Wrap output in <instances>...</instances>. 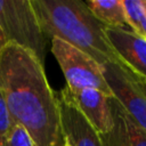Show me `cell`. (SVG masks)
Listing matches in <instances>:
<instances>
[{
	"label": "cell",
	"mask_w": 146,
	"mask_h": 146,
	"mask_svg": "<svg viewBox=\"0 0 146 146\" xmlns=\"http://www.w3.org/2000/svg\"><path fill=\"white\" fill-rule=\"evenodd\" d=\"M0 91L11 121L29 132L35 146L65 145L57 96L32 51L6 44L0 52Z\"/></svg>",
	"instance_id": "obj_1"
},
{
	"label": "cell",
	"mask_w": 146,
	"mask_h": 146,
	"mask_svg": "<svg viewBox=\"0 0 146 146\" xmlns=\"http://www.w3.org/2000/svg\"><path fill=\"white\" fill-rule=\"evenodd\" d=\"M46 39H59L88 54L99 65L121 64L105 26L81 0H30ZM122 65V64H121Z\"/></svg>",
	"instance_id": "obj_2"
},
{
	"label": "cell",
	"mask_w": 146,
	"mask_h": 146,
	"mask_svg": "<svg viewBox=\"0 0 146 146\" xmlns=\"http://www.w3.org/2000/svg\"><path fill=\"white\" fill-rule=\"evenodd\" d=\"M0 29L8 42L32 51L43 64L47 39L30 0H0Z\"/></svg>",
	"instance_id": "obj_3"
},
{
	"label": "cell",
	"mask_w": 146,
	"mask_h": 146,
	"mask_svg": "<svg viewBox=\"0 0 146 146\" xmlns=\"http://www.w3.org/2000/svg\"><path fill=\"white\" fill-rule=\"evenodd\" d=\"M51 52L64 73L67 88H94L113 96L104 79L103 66L88 54L59 39H51Z\"/></svg>",
	"instance_id": "obj_4"
},
{
	"label": "cell",
	"mask_w": 146,
	"mask_h": 146,
	"mask_svg": "<svg viewBox=\"0 0 146 146\" xmlns=\"http://www.w3.org/2000/svg\"><path fill=\"white\" fill-rule=\"evenodd\" d=\"M103 74L113 96L146 131V94L141 83L121 64L113 62L103 65Z\"/></svg>",
	"instance_id": "obj_5"
},
{
	"label": "cell",
	"mask_w": 146,
	"mask_h": 146,
	"mask_svg": "<svg viewBox=\"0 0 146 146\" xmlns=\"http://www.w3.org/2000/svg\"><path fill=\"white\" fill-rule=\"evenodd\" d=\"M59 95L72 103L98 133H106L113 128L111 96L94 88L74 89L67 87L62 89Z\"/></svg>",
	"instance_id": "obj_6"
},
{
	"label": "cell",
	"mask_w": 146,
	"mask_h": 146,
	"mask_svg": "<svg viewBox=\"0 0 146 146\" xmlns=\"http://www.w3.org/2000/svg\"><path fill=\"white\" fill-rule=\"evenodd\" d=\"M104 31L122 66L146 86V40L131 30L105 26Z\"/></svg>",
	"instance_id": "obj_7"
},
{
	"label": "cell",
	"mask_w": 146,
	"mask_h": 146,
	"mask_svg": "<svg viewBox=\"0 0 146 146\" xmlns=\"http://www.w3.org/2000/svg\"><path fill=\"white\" fill-rule=\"evenodd\" d=\"M113 128L99 133L102 146H146V131L140 128L113 96L110 97Z\"/></svg>",
	"instance_id": "obj_8"
},
{
	"label": "cell",
	"mask_w": 146,
	"mask_h": 146,
	"mask_svg": "<svg viewBox=\"0 0 146 146\" xmlns=\"http://www.w3.org/2000/svg\"><path fill=\"white\" fill-rule=\"evenodd\" d=\"M60 125L65 144L70 146H102L99 133L63 96H58Z\"/></svg>",
	"instance_id": "obj_9"
},
{
	"label": "cell",
	"mask_w": 146,
	"mask_h": 146,
	"mask_svg": "<svg viewBox=\"0 0 146 146\" xmlns=\"http://www.w3.org/2000/svg\"><path fill=\"white\" fill-rule=\"evenodd\" d=\"M84 3L104 26L131 30L125 18L122 0H87Z\"/></svg>",
	"instance_id": "obj_10"
},
{
	"label": "cell",
	"mask_w": 146,
	"mask_h": 146,
	"mask_svg": "<svg viewBox=\"0 0 146 146\" xmlns=\"http://www.w3.org/2000/svg\"><path fill=\"white\" fill-rule=\"evenodd\" d=\"M122 5L131 31L143 36L146 30V11L143 0H122Z\"/></svg>",
	"instance_id": "obj_11"
},
{
	"label": "cell",
	"mask_w": 146,
	"mask_h": 146,
	"mask_svg": "<svg viewBox=\"0 0 146 146\" xmlns=\"http://www.w3.org/2000/svg\"><path fill=\"white\" fill-rule=\"evenodd\" d=\"M2 146H35V144L22 125L13 122Z\"/></svg>",
	"instance_id": "obj_12"
},
{
	"label": "cell",
	"mask_w": 146,
	"mask_h": 146,
	"mask_svg": "<svg viewBox=\"0 0 146 146\" xmlns=\"http://www.w3.org/2000/svg\"><path fill=\"white\" fill-rule=\"evenodd\" d=\"M11 124H13V121H11L10 114L8 112L5 98L0 91V146H2L3 140L8 133Z\"/></svg>",
	"instance_id": "obj_13"
},
{
	"label": "cell",
	"mask_w": 146,
	"mask_h": 146,
	"mask_svg": "<svg viewBox=\"0 0 146 146\" xmlns=\"http://www.w3.org/2000/svg\"><path fill=\"white\" fill-rule=\"evenodd\" d=\"M8 43V40H7V38L5 36V34H3V32H2V30L0 29V52L2 51V49L6 47V44Z\"/></svg>",
	"instance_id": "obj_14"
},
{
	"label": "cell",
	"mask_w": 146,
	"mask_h": 146,
	"mask_svg": "<svg viewBox=\"0 0 146 146\" xmlns=\"http://www.w3.org/2000/svg\"><path fill=\"white\" fill-rule=\"evenodd\" d=\"M143 5H144V8H145V11H146V0H143Z\"/></svg>",
	"instance_id": "obj_15"
},
{
	"label": "cell",
	"mask_w": 146,
	"mask_h": 146,
	"mask_svg": "<svg viewBox=\"0 0 146 146\" xmlns=\"http://www.w3.org/2000/svg\"><path fill=\"white\" fill-rule=\"evenodd\" d=\"M140 83H141V82H140ZM141 86H143V89H144V91H145V94H146V86L143 84V83H141Z\"/></svg>",
	"instance_id": "obj_16"
},
{
	"label": "cell",
	"mask_w": 146,
	"mask_h": 146,
	"mask_svg": "<svg viewBox=\"0 0 146 146\" xmlns=\"http://www.w3.org/2000/svg\"><path fill=\"white\" fill-rule=\"evenodd\" d=\"M143 38L146 40V30H145V33H144V35H143Z\"/></svg>",
	"instance_id": "obj_17"
},
{
	"label": "cell",
	"mask_w": 146,
	"mask_h": 146,
	"mask_svg": "<svg viewBox=\"0 0 146 146\" xmlns=\"http://www.w3.org/2000/svg\"><path fill=\"white\" fill-rule=\"evenodd\" d=\"M64 146H70V145H67V144H65V145H64Z\"/></svg>",
	"instance_id": "obj_18"
}]
</instances>
